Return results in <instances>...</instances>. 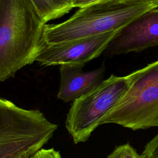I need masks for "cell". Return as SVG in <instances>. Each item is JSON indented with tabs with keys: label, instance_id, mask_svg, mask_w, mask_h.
<instances>
[{
	"label": "cell",
	"instance_id": "obj_1",
	"mask_svg": "<svg viewBox=\"0 0 158 158\" xmlns=\"http://www.w3.org/2000/svg\"><path fill=\"white\" fill-rule=\"evenodd\" d=\"M45 24L31 0H0V82L35 61Z\"/></svg>",
	"mask_w": 158,
	"mask_h": 158
},
{
	"label": "cell",
	"instance_id": "obj_4",
	"mask_svg": "<svg viewBox=\"0 0 158 158\" xmlns=\"http://www.w3.org/2000/svg\"><path fill=\"white\" fill-rule=\"evenodd\" d=\"M127 89L101 124L133 130L158 126V60L128 75Z\"/></svg>",
	"mask_w": 158,
	"mask_h": 158
},
{
	"label": "cell",
	"instance_id": "obj_6",
	"mask_svg": "<svg viewBox=\"0 0 158 158\" xmlns=\"http://www.w3.org/2000/svg\"><path fill=\"white\" fill-rule=\"evenodd\" d=\"M118 31L55 44L44 43L35 59L40 65L83 64L98 57L106 49Z\"/></svg>",
	"mask_w": 158,
	"mask_h": 158
},
{
	"label": "cell",
	"instance_id": "obj_5",
	"mask_svg": "<svg viewBox=\"0 0 158 158\" xmlns=\"http://www.w3.org/2000/svg\"><path fill=\"white\" fill-rule=\"evenodd\" d=\"M129 85L128 75H111L87 94L72 102L65 127L75 144L84 143L116 106Z\"/></svg>",
	"mask_w": 158,
	"mask_h": 158
},
{
	"label": "cell",
	"instance_id": "obj_14",
	"mask_svg": "<svg viewBox=\"0 0 158 158\" xmlns=\"http://www.w3.org/2000/svg\"><path fill=\"white\" fill-rule=\"evenodd\" d=\"M117 1H158V0H116Z\"/></svg>",
	"mask_w": 158,
	"mask_h": 158
},
{
	"label": "cell",
	"instance_id": "obj_8",
	"mask_svg": "<svg viewBox=\"0 0 158 158\" xmlns=\"http://www.w3.org/2000/svg\"><path fill=\"white\" fill-rule=\"evenodd\" d=\"M83 64L60 65V86L57 98L65 102H73L87 94L103 80L105 67L90 71H83Z\"/></svg>",
	"mask_w": 158,
	"mask_h": 158
},
{
	"label": "cell",
	"instance_id": "obj_7",
	"mask_svg": "<svg viewBox=\"0 0 158 158\" xmlns=\"http://www.w3.org/2000/svg\"><path fill=\"white\" fill-rule=\"evenodd\" d=\"M157 46L158 8H155L142 14L118 30L104 52L109 55L124 54Z\"/></svg>",
	"mask_w": 158,
	"mask_h": 158
},
{
	"label": "cell",
	"instance_id": "obj_3",
	"mask_svg": "<svg viewBox=\"0 0 158 158\" xmlns=\"http://www.w3.org/2000/svg\"><path fill=\"white\" fill-rule=\"evenodd\" d=\"M57 125L39 110L0 97V158L33 156L52 138Z\"/></svg>",
	"mask_w": 158,
	"mask_h": 158
},
{
	"label": "cell",
	"instance_id": "obj_10",
	"mask_svg": "<svg viewBox=\"0 0 158 158\" xmlns=\"http://www.w3.org/2000/svg\"><path fill=\"white\" fill-rule=\"evenodd\" d=\"M107 158H143L128 143L116 147Z\"/></svg>",
	"mask_w": 158,
	"mask_h": 158
},
{
	"label": "cell",
	"instance_id": "obj_2",
	"mask_svg": "<svg viewBox=\"0 0 158 158\" xmlns=\"http://www.w3.org/2000/svg\"><path fill=\"white\" fill-rule=\"evenodd\" d=\"M155 8H158V1H109L91 4L79 8L62 23H46L43 40L55 44L118 31L142 14Z\"/></svg>",
	"mask_w": 158,
	"mask_h": 158
},
{
	"label": "cell",
	"instance_id": "obj_9",
	"mask_svg": "<svg viewBox=\"0 0 158 158\" xmlns=\"http://www.w3.org/2000/svg\"><path fill=\"white\" fill-rule=\"evenodd\" d=\"M40 16L46 23L68 14L73 7L72 0H31Z\"/></svg>",
	"mask_w": 158,
	"mask_h": 158
},
{
	"label": "cell",
	"instance_id": "obj_13",
	"mask_svg": "<svg viewBox=\"0 0 158 158\" xmlns=\"http://www.w3.org/2000/svg\"><path fill=\"white\" fill-rule=\"evenodd\" d=\"M109 1H116V0H72V4L73 7L81 8L85 6H87L91 4Z\"/></svg>",
	"mask_w": 158,
	"mask_h": 158
},
{
	"label": "cell",
	"instance_id": "obj_12",
	"mask_svg": "<svg viewBox=\"0 0 158 158\" xmlns=\"http://www.w3.org/2000/svg\"><path fill=\"white\" fill-rule=\"evenodd\" d=\"M30 158H62L59 151L54 148L41 149Z\"/></svg>",
	"mask_w": 158,
	"mask_h": 158
},
{
	"label": "cell",
	"instance_id": "obj_15",
	"mask_svg": "<svg viewBox=\"0 0 158 158\" xmlns=\"http://www.w3.org/2000/svg\"><path fill=\"white\" fill-rule=\"evenodd\" d=\"M31 156H28V155H24V156H22L19 158H30Z\"/></svg>",
	"mask_w": 158,
	"mask_h": 158
},
{
	"label": "cell",
	"instance_id": "obj_11",
	"mask_svg": "<svg viewBox=\"0 0 158 158\" xmlns=\"http://www.w3.org/2000/svg\"><path fill=\"white\" fill-rule=\"evenodd\" d=\"M141 155L143 158H158V133L146 144Z\"/></svg>",
	"mask_w": 158,
	"mask_h": 158
}]
</instances>
